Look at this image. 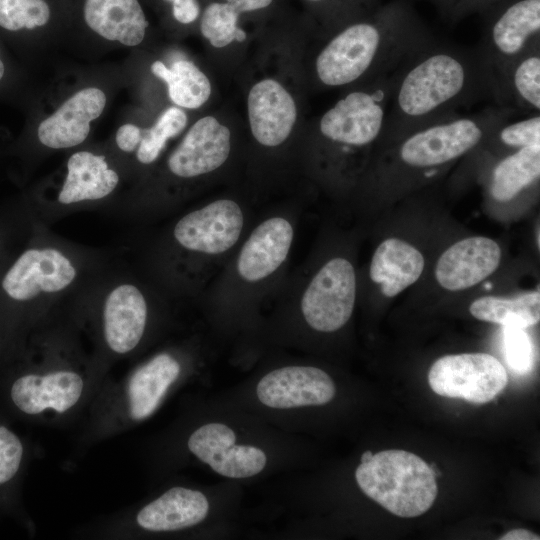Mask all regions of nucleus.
Masks as SVG:
<instances>
[{
	"label": "nucleus",
	"instance_id": "obj_19",
	"mask_svg": "<svg viewBox=\"0 0 540 540\" xmlns=\"http://www.w3.org/2000/svg\"><path fill=\"white\" fill-rule=\"evenodd\" d=\"M83 13L93 32L128 47L143 42L149 25L138 0H85Z\"/></svg>",
	"mask_w": 540,
	"mask_h": 540
},
{
	"label": "nucleus",
	"instance_id": "obj_36",
	"mask_svg": "<svg viewBox=\"0 0 540 540\" xmlns=\"http://www.w3.org/2000/svg\"><path fill=\"white\" fill-rule=\"evenodd\" d=\"M21 345L0 325V367L15 355Z\"/></svg>",
	"mask_w": 540,
	"mask_h": 540
},
{
	"label": "nucleus",
	"instance_id": "obj_9",
	"mask_svg": "<svg viewBox=\"0 0 540 540\" xmlns=\"http://www.w3.org/2000/svg\"><path fill=\"white\" fill-rule=\"evenodd\" d=\"M438 395L483 404L493 400L508 382L502 363L488 353H462L437 359L428 373Z\"/></svg>",
	"mask_w": 540,
	"mask_h": 540
},
{
	"label": "nucleus",
	"instance_id": "obj_40",
	"mask_svg": "<svg viewBox=\"0 0 540 540\" xmlns=\"http://www.w3.org/2000/svg\"><path fill=\"white\" fill-rule=\"evenodd\" d=\"M247 35L246 32L242 28H238L236 32L235 41L243 42L246 39Z\"/></svg>",
	"mask_w": 540,
	"mask_h": 540
},
{
	"label": "nucleus",
	"instance_id": "obj_38",
	"mask_svg": "<svg viewBox=\"0 0 540 540\" xmlns=\"http://www.w3.org/2000/svg\"><path fill=\"white\" fill-rule=\"evenodd\" d=\"M539 539L540 537L537 534L523 528L510 530L509 532L504 534L502 537H500V540H539Z\"/></svg>",
	"mask_w": 540,
	"mask_h": 540
},
{
	"label": "nucleus",
	"instance_id": "obj_5",
	"mask_svg": "<svg viewBox=\"0 0 540 540\" xmlns=\"http://www.w3.org/2000/svg\"><path fill=\"white\" fill-rule=\"evenodd\" d=\"M98 363L108 372L135 356L149 335L152 306L144 285L116 257L67 303Z\"/></svg>",
	"mask_w": 540,
	"mask_h": 540
},
{
	"label": "nucleus",
	"instance_id": "obj_23",
	"mask_svg": "<svg viewBox=\"0 0 540 540\" xmlns=\"http://www.w3.org/2000/svg\"><path fill=\"white\" fill-rule=\"evenodd\" d=\"M540 176V144L501 157L492 167L488 193L497 202H509L536 184Z\"/></svg>",
	"mask_w": 540,
	"mask_h": 540
},
{
	"label": "nucleus",
	"instance_id": "obj_43",
	"mask_svg": "<svg viewBox=\"0 0 540 540\" xmlns=\"http://www.w3.org/2000/svg\"><path fill=\"white\" fill-rule=\"evenodd\" d=\"M165 2L169 3L170 6H172L174 3H176L178 0H164Z\"/></svg>",
	"mask_w": 540,
	"mask_h": 540
},
{
	"label": "nucleus",
	"instance_id": "obj_11",
	"mask_svg": "<svg viewBox=\"0 0 540 540\" xmlns=\"http://www.w3.org/2000/svg\"><path fill=\"white\" fill-rule=\"evenodd\" d=\"M243 224L240 206L233 200L219 199L179 218L170 236L181 251L220 254L237 242Z\"/></svg>",
	"mask_w": 540,
	"mask_h": 540
},
{
	"label": "nucleus",
	"instance_id": "obj_28",
	"mask_svg": "<svg viewBox=\"0 0 540 540\" xmlns=\"http://www.w3.org/2000/svg\"><path fill=\"white\" fill-rule=\"evenodd\" d=\"M34 222L24 203L0 212V277L28 237Z\"/></svg>",
	"mask_w": 540,
	"mask_h": 540
},
{
	"label": "nucleus",
	"instance_id": "obj_35",
	"mask_svg": "<svg viewBox=\"0 0 540 540\" xmlns=\"http://www.w3.org/2000/svg\"><path fill=\"white\" fill-rule=\"evenodd\" d=\"M276 0H235L231 5L240 14H252L270 9Z\"/></svg>",
	"mask_w": 540,
	"mask_h": 540
},
{
	"label": "nucleus",
	"instance_id": "obj_18",
	"mask_svg": "<svg viewBox=\"0 0 540 540\" xmlns=\"http://www.w3.org/2000/svg\"><path fill=\"white\" fill-rule=\"evenodd\" d=\"M293 241V227L282 217L260 223L242 247L237 270L248 282L260 281L274 273L285 261Z\"/></svg>",
	"mask_w": 540,
	"mask_h": 540
},
{
	"label": "nucleus",
	"instance_id": "obj_17",
	"mask_svg": "<svg viewBox=\"0 0 540 540\" xmlns=\"http://www.w3.org/2000/svg\"><path fill=\"white\" fill-rule=\"evenodd\" d=\"M247 110L252 135L267 147L282 144L291 134L297 119L293 97L274 79H264L252 86Z\"/></svg>",
	"mask_w": 540,
	"mask_h": 540
},
{
	"label": "nucleus",
	"instance_id": "obj_16",
	"mask_svg": "<svg viewBox=\"0 0 540 540\" xmlns=\"http://www.w3.org/2000/svg\"><path fill=\"white\" fill-rule=\"evenodd\" d=\"M501 257L500 246L491 238L475 236L462 239L440 256L435 277L447 290L468 289L494 273Z\"/></svg>",
	"mask_w": 540,
	"mask_h": 540
},
{
	"label": "nucleus",
	"instance_id": "obj_7",
	"mask_svg": "<svg viewBox=\"0 0 540 540\" xmlns=\"http://www.w3.org/2000/svg\"><path fill=\"white\" fill-rule=\"evenodd\" d=\"M369 498L402 518L422 515L433 505L438 486L433 469L418 455L391 449L373 454L355 471Z\"/></svg>",
	"mask_w": 540,
	"mask_h": 540
},
{
	"label": "nucleus",
	"instance_id": "obj_41",
	"mask_svg": "<svg viewBox=\"0 0 540 540\" xmlns=\"http://www.w3.org/2000/svg\"><path fill=\"white\" fill-rule=\"evenodd\" d=\"M373 453L370 450L365 451L361 456V462H366L371 459Z\"/></svg>",
	"mask_w": 540,
	"mask_h": 540
},
{
	"label": "nucleus",
	"instance_id": "obj_10",
	"mask_svg": "<svg viewBox=\"0 0 540 540\" xmlns=\"http://www.w3.org/2000/svg\"><path fill=\"white\" fill-rule=\"evenodd\" d=\"M356 298L353 265L337 257L326 262L306 288L301 310L307 324L320 332H334L350 319Z\"/></svg>",
	"mask_w": 540,
	"mask_h": 540
},
{
	"label": "nucleus",
	"instance_id": "obj_30",
	"mask_svg": "<svg viewBox=\"0 0 540 540\" xmlns=\"http://www.w3.org/2000/svg\"><path fill=\"white\" fill-rule=\"evenodd\" d=\"M504 352L508 366L515 373L526 375L534 363L533 345L524 329L504 327Z\"/></svg>",
	"mask_w": 540,
	"mask_h": 540
},
{
	"label": "nucleus",
	"instance_id": "obj_31",
	"mask_svg": "<svg viewBox=\"0 0 540 540\" xmlns=\"http://www.w3.org/2000/svg\"><path fill=\"white\" fill-rule=\"evenodd\" d=\"M311 7L315 8L317 13L325 19L326 22L336 24L340 28L347 22L355 19L343 0H303Z\"/></svg>",
	"mask_w": 540,
	"mask_h": 540
},
{
	"label": "nucleus",
	"instance_id": "obj_42",
	"mask_svg": "<svg viewBox=\"0 0 540 540\" xmlns=\"http://www.w3.org/2000/svg\"><path fill=\"white\" fill-rule=\"evenodd\" d=\"M4 71H5L4 64H3V61L0 58V81L3 78Z\"/></svg>",
	"mask_w": 540,
	"mask_h": 540
},
{
	"label": "nucleus",
	"instance_id": "obj_34",
	"mask_svg": "<svg viewBox=\"0 0 540 540\" xmlns=\"http://www.w3.org/2000/svg\"><path fill=\"white\" fill-rule=\"evenodd\" d=\"M199 0H178L171 6V14L174 20L180 24L194 23L201 15Z\"/></svg>",
	"mask_w": 540,
	"mask_h": 540
},
{
	"label": "nucleus",
	"instance_id": "obj_32",
	"mask_svg": "<svg viewBox=\"0 0 540 540\" xmlns=\"http://www.w3.org/2000/svg\"><path fill=\"white\" fill-rule=\"evenodd\" d=\"M501 1L503 0H458L448 21L457 23L474 14L483 15Z\"/></svg>",
	"mask_w": 540,
	"mask_h": 540
},
{
	"label": "nucleus",
	"instance_id": "obj_14",
	"mask_svg": "<svg viewBox=\"0 0 540 540\" xmlns=\"http://www.w3.org/2000/svg\"><path fill=\"white\" fill-rule=\"evenodd\" d=\"M230 130L212 116L197 120L167 159L169 173L179 179L208 174L227 160Z\"/></svg>",
	"mask_w": 540,
	"mask_h": 540
},
{
	"label": "nucleus",
	"instance_id": "obj_21",
	"mask_svg": "<svg viewBox=\"0 0 540 540\" xmlns=\"http://www.w3.org/2000/svg\"><path fill=\"white\" fill-rule=\"evenodd\" d=\"M424 265L417 248L404 240L388 238L375 250L369 273L384 296L394 297L419 279Z\"/></svg>",
	"mask_w": 540,
	"mask_h": 540
},
{
	"label": "nucleus",
	"instance_id": "obj_20",
	"mask_svg": "<svg viewBox=\"0 0 540 540\" xmlns=\"http://www.w3.org/2000/svg\"><path fill=\"white\" fill-rule=\"evenodd\" d=\"M493 101L518 114L540 113V40L495 79Z\"/></svg>",
	"mask_w": 540,
	"mask_h": 540
},
{
	"label": "nucleus",
	"instance_id": "obj_37",
	"mask_svg": "<svg viewBox=\"0 0 540 540\" xmlns=\"http://www.w3.org/2000/svg\"><path fill=\"white\" fill-rule=\"evenodd\" d=\"M343 2L354 18L372 12L381 4L380 0H343Z\"/></svg>",
	"mask_w": 540,
	"mask_h": 540
},
{
	"label": "nucleus",
	"instance_id": "obj_29",
	"mask_svg": "<svg viewBox=\"0 0 540 540\" xmlns=\"http://www.w3.org/2000/svg\"><path fill=\"white\" fill-rule=\"evenodd\" d=\"M50 8L45 0H0V27L32 30L47 24Z\"/></svg>",
	"mask_w": 540,
	"mask_h": 540
},
{
	"label": "nucleus",
	"instance_id": "obj_13",
	"mask_svg": "<svg viewBox=\"0 0 540 540\" xmlns=\"http://www.w3.org/2000/svg\"><path fill=\"white\" fill-rule=\"evenodd\" d=\"M106 104L107 96L99 87L77 90L39 123L38 142L49 150L79 147L87 140L91 123L102 115Z\"/></svg>",
	"mask_w": 540,
	"mask_h": 540
},
{
	"label": "nucleus",
	"instance_id": "obj_24",
	"mask_svg": "<svg viewBox=\"0 0 540 540\" xmlns=\"http://www.w3.org/2000/svg\"><path fill=\"white\" fill-rule=\"evenodd\" d=\"M151 72L167 84L170 100L180 108L197 109L211 95L208 77L191 61L176 60L167 67L162 61H154Z\"/></svg>",
	"mask_w": 540,
	"mask_h": 540
},
{
	"label": "nucleus",
	"instance_id": "obj_15",
	"mask_svg": "<svg viewBox=\"0 0 540 540\" xmlns=\"http://www.w3.org/2000/svg\"><path fill=\"white\" fill-rule=\"evenodd\" d=\"M256 393L262 404L288 409L324 405L334 398L336 388L331 377L319 368L287 366L262 377Z\"/></svg>",
	"mask_w": 540,
	"mask_h": 540
},
{
	"label": "nucleus",
	"instance_id": "obj_25",
	"mask_svg": "<svg viewBox=\"0 0 540 540\" xmlns=\"http://www.w3.org/2000/svg\"><path fill=\"white\" fill-rule=\"evenodd\" d=\"M469 311L481 321L525 329L540 320V293L531 291L514 298L483 296L471 303Z\"/></svg>",
	"mask_w": 540,
	"mask_h": 540
},
{
	"label": "nucleus",
	"instance_id": "obj_2",
	"mask_svg": "<svg viewBox=\"0 0 540 540\" xmlns=\"http://www.w3.org/2000/svg\"><path fill=\"white\" fill-rule=\"evenodd\" d=\"M114 257L64 239L35 221L0 277V325L22 343Z\"/></svg>",
	"mask_w": 540,
	"mask_h": 540
},
{
	"label": "nucleus",
	"instance_id": "obj_39",
	"mask_svg": "<svg viewBox=\"0 0 540 540\" xmlns=\"http://www.w3.org/2000/svg\"><path fill=\"white\" fill-rule=\"evenodd\" d=\"M429 1L440 13V15L448 20L453 8L458 0H427Z\"/></svg>",
	"mask_w": 540,
	"mask_h": 540
},
{
	"label": "nucleus",
	"instance_id": "obj_22",
	"mask_svg": "<svg viewBox=\"0 0 540 540\" xmlns=\"http://www.w3.org/2000/svg\"><path fill=\"white\" fill-rule=\"evenodd\" d=\"M32 457L29 440L0 417V515L26 517L21 490Z\"/></svg>",
	"mask_w": 540,
	"mask_h": 540
},
{
	"label": "nucleus",
	"instance_id": "obj_27",
	"mask_svg": "<svg viewBox=\"0 0 540 540\" xmlns=\"http://www.w3.org/2000/svg\"><path fill=\"white\" fill-rule=\"evenodd\" d=\"M200 16L201 34L212 46L222 48L235 41L241 15L231 4L212 1Z\"/></svg>",
	"mask_w": 540,
	"mask_h": 540
},
{
	"label": "nucleus",
	"instance_id": "obj_12",
	"mask_svg": "<svg viewBox=\"0 0 540 540\" xmlns=\"http://www.w3.org/2000/svg\"><path fill=\"white\" fill-rule=\"evenodd\" d=\"M235 432L222 423H208L194 430L187 448L201 462L229 478H248L261 472L267 462L265 452L252 445H236Z\"/></svg>",
	"mask_w": 540,
	"mask_h": 540
},
{
	"label": "nucleus",
	"instance_id": "obj_6",
	"mask_svg": "<svg viewBox=\"0 0 540 540\" xmlns=\"http://www.w3.org/2000/svg\"><path fill=\"white\" fill-rule=\"evenodd\" d=\"M122 171L110 155L78 149L67 158L60 181L23 203L32 218L45 225L87 209L112 207L118 200Z\"/></svg>",
	"mask_w": 540,
	"mask_h": 540
},
{
	"label": "nucleus",
	"instance_id": "obj_1",
	"mask_svg": "<svg viewBox=\"0 0 540 540\" xmlns=\"http://www.w3.org/2000/svg\"><path fill=\"white\" fill-rule=\"evenodd\" d=\"M67 304L31 331L0 367V405L12 417L61 427L84 418L109 376Z\"/></svg>",
	"mask_w": 540,
	"mask_h": 540
},
{
	"label": "nucleus",
	"instance_id": "obj_33",
	"mask_svg": "<svg viewBox=\"0 0 540 540\" xmlns=\"http://www.w3.org/2000/svg\"><path fill=\"white\" fill-rule=\"evenodd\" d=\"M142 137V129L134 124L121 125L115 134V146L122 154L134 153Z\"/></svg>",
	"mask_w": 540,
	"mask_h": 540
},
{
	"label": "nucleus",
	"instance_id": "obj_4",
	"mask_svg": "<svg viewBox=\"0 0 540 540\" xmlns=\"http://www.w3.org/2000/svg\"><path fill=\"white\" fill-rule=\"evenodd\" d=\"M436 37L407 0H391L333 33L315 59L326 87L369 81L394 71Z\"/></svg>",
	"mask_w": 540,
	"mask_h": 540
},
{
	"label": "nucleus",
	"instance_id": "obj_8",
	"mask_svg": "<svg viewBox=\"0 0 540 540\" xmlns=\"http://www.w3.org/2000/svg\"><path fill=\"white\" fill-rule=\"evenodd\" d=\"M481 16L483 31L475 49L495 83L515 59L540 40V0H503Z\"/></svg>",
	"mask_w": 540,
	"mask_h": 540
},
{
	"label": "nucleus",
	"instance_id": "obj_3",
	"mask_svg": "<svg viewBox=\"0 0 540 540\" xmlns=\"http://www.w3.org/2000/svg\"><path fill=\"white\" fill-rule=\"evenodd\" d=\"M494 86L493 74L475 47L436 38L399 66L377 144L386 146L493 100Z\"/></svg>",
	"mask_w": 540,
	"mask_h": 540
},
{
	"label": "nucleus",
	"instance_id": "obj_26",
	"mask_svg": "<svg viewBox=\"0 0 540 540\" xmlns=\"http://www.w3.org/2000/svg\"><path fill=\"white\" fill-rule=\"evenodd\" d=\"M187 125V115L178 106L167 108L149 129H142L141 141L135 150V160L143 166L158 160L169 139L179 135Z\"/></svg>",
	"mask_w": 540,
	"mask_h": 540
}]
</instances>
